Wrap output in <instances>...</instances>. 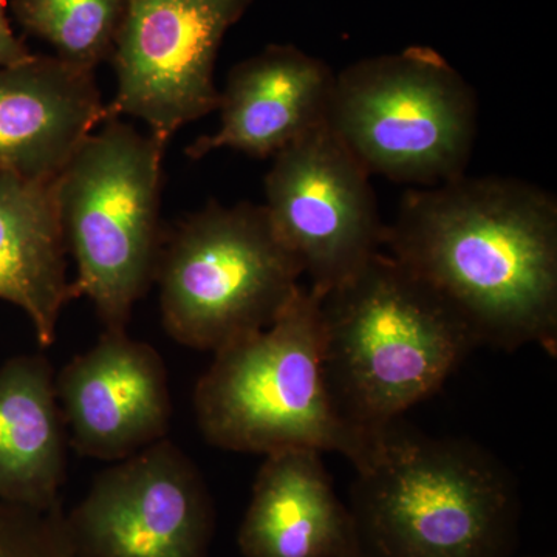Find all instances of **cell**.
I'll return each instance as SVG.
<instances>
[{
	"instance_id": "20",
	"label": "cell",
	"mask_w": 557,
	"mask_h": 557,
	"mask_svg": "<svg viewBox=\"0 0 557 557\" xmlns=\"http://www.w3.org/2000/svg\"><path fill=\"white\" fill-rule=\"evenodd\" d=\"M547 557H552V556H547Z\"/></svg>"
},
{
	"instance_id": "12",
	"label": "cell",
	"mask_w": 557,
	"mask_h": 557,
	"mask_svg": "<svg viewBox=\"0 0 557 557\" xmlns=\"http://www.w3.org/2000/svg\"><path fill=\"white\" fill-rule=\"evenodd\" d=\"M335 73L295 46L267 47L234 65L220 90V127L186 148L190 160L219 149L269 159L327 121Z\"/></svg>"
},
{
	"instance_id": "13",
	"label": "cell",
	"mask_w": 557,
	"mask_h": 557,
	"mask_svg": "<svg viewBox=\"0 0 557 557\" xmlns=\"http://www.w3.org/2000/svg\"><path fill=\"white\" fill-rule=\"evenodd\" d=\"M94 73L44 54L0 67V174L58 177L104 123Z\"/></svg>"
},
{
	"instance_id": "10",
	"label": "cell",
	"mask_w": 557,
	"mask_h": 557,
	"mask_svg": "<svg viewBox=\"0 0 557 557\" xmlns=\"http://www.w3.org/2000/svg\"><path fill=\"white\" fill-rule=\"evenodd\" d=\"M65 525L79 557H208L215 515L199 469L163 438L98 474Z\"/></svg>"
},
{
	"instance_id": "11",
	"label": "cell",
	"mask_w": 557,
	"mask_h": 557,
	"mask_svg": "<svg viewBox=\"0 0 557 557\" xmlns=\"http://www.w3.org/2000/svg\"><path fill=\"white\" fill-rule=\"evenodd\" d=\"M69 443L81 456L120 461L166 438L172 403L159 351L127 330H104L54 379Z\"/></svg>"
},
{
	"instance_id": "7",
	"label": "cell",
	"mask_w": 557,
	"mask_h": 557,
	"mask_svg": "<svg viewBox=\"0 0 557 557\" xmlns=\"http://www.w3.org/2000/svg\"><path fill=\"white\" fill-rule=\"evenodd\" d=\"M302 274L263 205L211 201L163 239L153 282L171 338L218 351L269 327Z\"/></svg>"
},
{
	"instance_id": "8",
	"label": "cell",
	"mask_w": 557,
	"mask_h": 557,
	"mask_svg": "<svg viewBox=\"0 0 557 557\" xmlns=\"http://www.w3.org/2000/svg\"><path fill=\"white\" fill-rule=\"evenodd\" d=\"M252 0H127L110 62L116 91L106 120H141L170 143L220 104L214 67L226 32Z\"/></svg>"
},
{
	"instance_id": "17",
	"label": "cell",
	"mask_w": 557,
	"mask_h": 557,
	"mask_svg": "<svg viewBox=\"0 0 557 557\" xmlns=\"http://www.w3.org/2000/svg\"><path fill=\"white\" fill-rule=\"evenodd\" d=\"M22 28L53 47L54 57L95 72L110 61L127 0H9Z\"/></svg>"
},
{
	"instance_id": "2",
	"label": "cell",
	"mask_w": 557,
	"mask_h": 557,
	"mask_svg": "<svg viewBox=\"0 0 557 557\" xmlns=\"http://www.w3.org/2000/svg\"><path fill=\"white\" fill-rule=\"evenodd\" d=\"M319 310L333 408L368 438L434 395L480 346L437 289L381 249L321 295Z\"/></svg>"
},
{
	"instance_id": "5",
	"label": "cell",
	"mask_w": 557,
	"mask_h": 557,
	"mask_svg": "<svg viewBox=\"0 0 557 557\" xmlns=\"http://www.w3.org/2000/svg\"><path fill=\"white\" fill-rule=\"evenodd\" d=\"M166 143L106 120L54 178L75 298H89L104 330H127L156 278L163 233L161 180Z\"/></svg>"
},
{
	"instance_id": "3",
	"label": "cell",
	"mask_w": 557,
	"mask_h": 557,
	"mask_svg": "<svg viewBox=\"0 0 557 557\" xmlns=\"http://www.w3.org/2000/svg\"><path fill=\"white\" fill-rule=\"evenodd\" d=\"M355 469L348 509L361 557H505L515 545V479L475 443L394 423Z\"/></svg>"
},
{
	"instance_id": "19",
	"label": "cell",
	"mask_w": 557,
	"mask_h": 557,
	"mask_svg": "<svg viewBox=\"0 0 557 557\" xmlns=\"http://www.w3.org/2000/svg\"><path fill=\"white\" fill-rule=\"evenodd\" d=\"M33 53L24 40L14 35L9 20V0H0V67L27 61Z\"/></svg>"
},
{
	"instance_id": "15",
	"label": "cell",
	"mask_w": 557,
	"mask_h": 557,
	"mask_svg": "<svg viewBox=\"0 0 557 557\" xmlns=\"http://www.w3.org/2000/svg\"><path fill=\"white\" fill-rule=\"evenodd\" d=\"M65 255L54 180L0 174V299L27 314L44 347L76 299Z\"/></svg>"
},
{
	"instance_id": "9",
	"label": "cell",
	"mask_w": 557,
	"mask_h": 557,
	"mask_svg": "<svg viewBox=\"0 0 557 557\" xmlns=\"http://www.w3.org/2000/svg\"><path fill=\"white\" fill-rule=\"evenodd\" d=\"M265 211L319 295L346 281L383 247L370 174L327 124L273 157Z\"/></svg>"
},
{
	"instance_id": "16",
	"label": "cell",
	"mask_w": 557,
	"mask_h": 557,
	"mask_svg": "<svg viewBox=\"0 0 557 557\" xmlns=\"http://www.w3.org/2000/svg\"><path fill=\"white\" fill-rule=\"evenodd\" d=\"M69 435L49 359L21 355L0 366V502L60 507Z\"/></svg>"
},
{
	"instance_id": "21",
	"label": "cell",
	"mask_w": 557,
	"mask_h": 557,
	"mask_svg": "<svg viewBox=\"0 0 557 557\" xmlns=\"http://www.w3.org/2000/svg\"><path fill=\"white\" fill-rule=\"evenodd\" d=\"M359 557H361V556H359Z\"/></svg>"
},
{
	"instance_id": "1",
	"label": "cell",
	"mask_w": 557,
	"mask_h": 557,
	"mask_svg": "<svg viewBox=\"0 0 557 557\" xmlns=\"http://www.w3.org/2000/svg\"><path fill=\"white\" fill-rule=\"evenodd\" d=\"M383 247L437 289L480 346L557 350V201L511 177H468L403 196Z\"/></svg>"
},
{
	"instance_id": "6",
	"label": "cell",
	"mask_w": 557,
	"mask_h": 557,
	"mask_svg": "<svg viewBox=\"0 0 557 557\" xmlns=\"http://www.w3.org/2000/svg\"><path fill=\"white\" fill-rule=\"evenodd\" d=\"M330 129L370 175L431 188L467 171L478 101L431 47H409L335 73Z\"/></svg>"
},
{
	"instance_id": "18",
	"label": "cell",
	"mask_w": 557,
	"mask_h": 557,
	"mask_svg": "<svg viewBox=\"0 0 557 557\" xmlns=\"http://www.w3.org/2000/svg\"><path fill=\"white\" fill-rule=\"evenodd\" d=\"M0 557H79L61 505L40 511L0 502Z\"/></svg>"
},
{
	"instance_id": "14",
	"label": "cell",
	"mask_w": 557,
	"mask_h": 557,
	"mask_svg": "<svg viewBox=\"0 0 557 557\" xmlns=\"http://www.w3.org/2000/svg\"><path fill=\"white\" fill-rule=\"evenodd\" d=\"M237 542L245 557L361 556L350 509L310 449L265 456Z\"/></svg>"
},
{
	"instance_id": "4",
	"label": "cell",
	"mask_w": 557,
	"mask_h": 557,
	"mask_svg": "<svg viewBox=\"0 0 557 557\" xmlns=\"http://www.w3.org/2000/svg\"><path fill=\"white\" fill-rule=\"evenodd\" d=\"M321 295L299 285L269 327L214 351L194 410L208 443L233 453L310 449L361 463L375 438L341 420L321 354Z\"/></svg>"
}]
</instances>
